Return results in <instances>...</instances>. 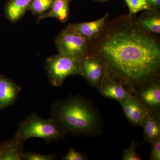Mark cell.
<instances>
[{
  "instance_id": "obj_10",
  "label": "cell",
  "mask_w": 160,
  "mask_h": 160,
  "mask_svg": "<svg viewBox=\"0 0 160 160\" xmlns=\"http://www.w3.org/2000/svg\"><path fill=\"white\" fill-rule=\"evenodd\" d=\"M98 89L104 97L118 102L125 99L131 93L122 83L107 72Z\"/></svg>"
},
{
  "instance_id": "obj_5",
  "label": "cell",
  "mask_w": 160,
  "mask_h": 160,
  "mask_svg": "<svg viewBox=\"0 0 160 160\" xmlns=\"http://www.w3.org/2000/svg\"><path fill=\"white\" fill-rule=\"evenodd\" d=\"M55 42L59 54L79 59L88 55V42L77 32L67 27L59 33Z\"/></svg>"
},
{
  "instance_id": "obj_11",
  "label": "cell",
  "mask_w": 160,
  "mask_h": 160,
  "mask_svg": "<svg viewBox=\"0 0 160 160\" xmlns=\"http://www.w3.org/2000/svg\"><path fill=\"white\" fill-rule=\"evenodd\" d=\"M21 88L12 80L0 75V109L13 105Z\"/></svg>"
},
{
  "instance_id": "obj_17",
  "label": "cell",
  "mask_w": 160,
  "mask_h": 160,
  "mask_svg": "<svg viewBox=\"0 0 160 160\" xmlns=\"http://www.w3.org/2000/svg\"><path fill=\"white\" fill-rule=\"evenodd\" d=\"M55 0H32L27 9L36 15L40 16L51 9Z\"/></svg>"
},
{
  "instance_id": "obj_24",
  "label": "cell",
  "mask_w": 160,
  "mask_h": 160,
  "mask_svg": "<svg viewBox=\"0 0 160 160\" xmlns=\"http://www.w3.org/2000/svg\"><path fill=\"white\" fill-rule=\"evenodd\" d=\"M100 1H106V0H100Z\"/></svg>"
},
{
  "instance_id": "obj_16",
  "label": "cell",
  "mask_w": 160,
  "mask_h": 160,
  "mask_svg": "<svg viewBox=\"0 0 160 160\" xmlns=\"http://www.w3.org/2000/svg\"><path fill=\"white\" fill-rule=\"evenodd\" d=\"M139 18H136L139 26L146 31L152 33H160V14L158 11L147 10Z\"/></svg>"
},
{
  "instance_id": "obj_2",
  "label": "cell",
  "mask_w": 160,
  "mask_h": 160,
  "mask_svg": "<svg viewBox=\"0 0 160 160\" xmlns=\"http://www.w3.org/2000/svg\"><path fill=\"white\" fill-rule=\"evenodd\" d=\"M51 118L65 133L94 137L102 133L103 121L99 109L79 94L57 100L51 106Z\"/></svg>"
},
{
  "instance_id": "obj_14",
  "label": "cell",
  "mask_w": 160,
  "mask_h": 160,
  "mask_svg": "<svg viewBox=\"0 0 160 160\" xmlns=\"http://www.w3.org/2000/svg\"><path fill=\"white\" fill-rule=\"evenodd\" d=\"M70 1L71 0H55L50 10L39 16L38 19L54 18L62 22H65L69 16Z\"/></svg>"
},
{
  "instance_id": "obj_19",
  "label": "cell",
  "mask_w": 160,
  "mask_h": 160,
  "mask_svg": "<svg viewBox=\"0 0 160 160\" xmlns=\"http://www.w3.org/2000/svg\"><path fill=\"white\" fill-rule=\"evenodd\" d=\"M138 143L134 140L132 141L129 147L123 151V160H141L142 158L136 152Z\"/></svg>"
},
{
  "instance_id": "obj_1",
  "label": "cell",
  "mask_w": 160,
  "mask_h": 160,
  "mask_svg": "<svg viewBox=\"0 0 160 160\" xmlns=\"http://www.w3.org/2000/svg\"><path fill=\"white\" fill-rule=\"evenodd\" d=\"M88 44V54L99 58L107 72L131 93L159 80V42L139 26L133 16H121L107 22L98 37Z\"/></svg>"
},
{
  "instance_id": "obj_18",
  "label": "cell",
  "mask_w": 160,
  "mask_h": 160,
  "mask_svg": "<svg viewBox=\"0 0 160 160\" xmlns=\"http://www.w3.org/2000/svg\"><path fill=\"white\" fill-rule=\"evenodd\" d=\"M129 10L130 16L134 15L143 10H151L147 0H124Z\"/></svg>"
},
{
  "instance_id": "obj_12",
  "label": "cell",
  "mask_w": 160,
  "mask_h": 160,
  "mask_svg": "<svg viewBox=\"0 0 160 160\" xmlns=\"http://www.w3.org/2000/svg\"><path fill=\"white\" fill-rule=\"evenodd\" d=\"M16 136L0 146V160H23V144Z\"/></svg>"
},
{
  "instance_id": "obj_8",
  "label": "cell",
  "mask_w": 160,
  "mask_h": 160,
  "mask_svg": "<svg viewBox=\"0 0 160 160\" xmlns=\"http://www.w3.org/2000/svg\"><path fill=\"white\" fill-rule=\"evenodd\" d=\"M135 94L146 106L149 112L160 115V84L159 80L149 82L141 86Z\"/></svg>"
},
{
  "instance_id": "obj_3",
  "label": "cell",
  "mask_w": 160,
  "mask_h": 160,
  "mask_svg": "<svg viewBox=\"0 0 160 160\" xmlns=\"http://www.w3.org/2000/svg\"><path fill=\"white\" fill-rule=\"evenodd\" d=\"M65 132L51 118H42L34 112L20 123L15 135L24 143L32 138H40L46 142H50L62 138Z\"/></svg>"
},
{
  "instance_id": "obj_22",
  "label": "cell",
  "mask_w": 160,
  "mask_h": 160,
  "mask_svg": "<svg viewBox=\"0 0 160 160\" xmlns=\"http://www.w3.org/2000/svg\"><path fill=\"white\" fill-rule=\"evenodd\" d=\"M152 149L150 160H160V139L151 143Z\"/></svg>"
},
{
  "instance_id": "obj_21",
  "label": "cell",
  "mask_w": 160,
  "mask_h": 160,
  "mask_svg": "<svg viewBox=\"0 0 160 160\" xmlns=\"http://www.w3.org/2000/svg\"><path fill=\"white\" fill-rule=\"evenodd\" d=\"M88 158L86 155L78 151L73 148H70L66 153V155L63 158L64 160H86Z\"/></svg>"
},
{
  "instance_id": "obj_4",
  "label": "cell",
  "mask_w": 160,
  "mask_h": 160,
  "mask_svg": "<svg viewBox=\"0 0 160 160\" xmlns=\"http://www.w3.org/2000/svg\"><path fill=\"white\" fill-rule=\"evenodd\" d=\"M81 60L59 53L48 58L45 68L50 84L55 87H60L68 77L82 75Z\"/></svg>"
},
{
  "instance_id": "obj_6",
  "label": "cell",
  "mask_w": 160,
  "mask_h": 160,
  "mask_svg": "<svg viewBox=\"0 0 160 160\" xmlns=\"http://www.w3.org/2000/svg\"><path fill=\"white\" fill-rule=\"evenodd\" d=\"M82 75L90 86L98 89L107 73L106 67L99 58L94 55L88 54L80 61Z\"/></svg>"
},
{
  "instance_id": "obj_13",
  "label": "cell",
  "mask_w": 160,
  "mask_h": 160,
  "mask_svg": "<svg viewBox=\"0 0 160 160\" xmlns=\"http://www.w3.org/2000/svg\"><path fill=\"white\" fill-rule=\"evenodd\" d=\"M144 140L152 143L160 139V115L148 112L143 121L142 126Z\"/></svg>"
},
{
  "instance_id": "obj_15",
  "label": "cell",
  "mask_w": 160,
  "mask_h": 160,
  "mask_svg": "<svg viewBox=\"0 0 160 160\" xmlns=\"http://www.w3.org/2000/svg\"><path fill=\"white\" fill-rule=\"evenodd\" d=\"M32 0H8L5 7L7 18L16 22L21 18L27 11Z\"/></svg>"
},
{
  "instance_id": "obj_23",
  "label": "cell",
  "mask_w": 160,
  "mask_h": 160,
  "mask_svg": "<svg viewBox=\"0 0 160 160\" xmlns=\"http://www.w3.org/2000/svg\"><path fill=\"white\" fill-rule=\"evenodd\" d=\"M151 10L158 11L160 7V0H147Z\"/></svg>"
},
{
  "instance_id": "obj_20",
  "label": "cell",
  "mask_w": 160,
  "mask_h": 160,
  "mask_svg": "<svg viewBox=\"0 0 160 160\" xmlns=\"http://www.w3.org/2000/svg\"><path fill=\"white\" fill-rule=\"evenodd\" d=\"M57 156L55 154H42L33 152H24L23 160H54Z\"/></svg>"
},
{
  "instance_id": "obj_7",
  "label": "cell",
  "mask_w": 160,
  "mask_h": 160,
  "mask_svg": "<svg viewBox=\"0 0 160 160\" xmlns=\"http://www.w3.org/2000/svg\"><path fill=\"white\" fill-rule=\"evenodd\" d=\"M119 102L129 122L132 125L142 127L144 118L149 111L136 95L129 93L125 99Z\"/></svg>"
},
{
  "instance_id": "obj_9",
  "label": "cell",
  "mask_w": 160,
  "mask_h": 160,
  "mask_svg": "<svg viewBox=\"0 0 160 160\" xmlns=\"http://www.w3.org/2000/svg\"><path fill=\"white\" fill-rule=\"evenodd\" d=\"M109 17V13H107L102 18L95 21L72 23L66 27L77 32L89 43L97 38L101 34L108 22Z\"/></svg>"
}]
</instances>
